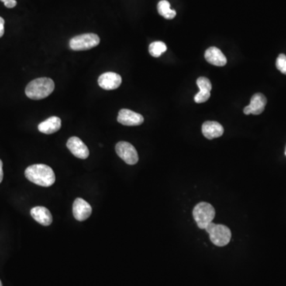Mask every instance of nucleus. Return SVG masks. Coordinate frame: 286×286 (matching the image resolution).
I'll return each instance as SVG.
<instances>
[{"mask_svg":"<svg viewBox=\"0 0 286 286\" xmlns=\"http://www.w3.org/2000/svg\"><path fill=\"white\" fill-rule=\"evenodd\" d=\"M204 57L210 64L215 66H225L227 58L220 49L216 47H210L207 49Z\"/></svg>","mask_w":286,"mask_h":286,"instance_id":"nucleus-14","label":"nucleus"},{"mask_svg":"<svg viewBox=\"0 0 286 286\" xmlns=\"http://www.w3.org/2000/svg\"><path fill=\"white\" fill-rule=\"evenodd\" d=\"M26 178L34 184L49 187L54 184L56 177L52 168L44 164L32 165L25 171Z\"/></svg>","mask_w":286,"mask_h":286,"instance_id":"nucleus-1","label":"nucleus"},{"mask_svg":"<svg viewBox=\"0 0 286 286\" xmlns=\"http://www.w3.org/2000/svg\"><path fill=\"white\" fill-rule=\"evenodd\" d=\"M267 100L262 93H256L250 100V105L246 106L243 110L245 115H260L264 111Z\"/></svg>","mask_w":286,"mask_h":286,"instance_id":"nucleus-9","label":"nucleus"},{"mask_svg":"<svg viewBox=\"0 0 286 286\" xmlns=\"http://www.w3.org/2000/svg\"><path fill=\"white\" fill-rule=\"evenodd\" d=\"M197 84L201 91H211V83L209 79L207 78V77H199L197 80Z\"/></svg>","mask_w":286,"mask_h":286,"instance_id":"nucleus-18","label":"nucleus"},{"mask_svg":"<svg viewBox=\"0 0 286 286\" xmlns=\"http://www.w3.org/2000/svg\"><path fill=\"white\" fill-rule=\"evenodd\" d=\"M166 49H167V46L163 42H152L149 46L150 54L153 57H160L161 55L166 51Z\"/></svg>","mask_w":286,"mask_h":286,"instance_id":"nucleus-17","label":"nucleus"},{"mask_svg":"<svg viewBox=\"0 0 286 286\" xmlns=\"http://www.w3.org/2000/svg\"><path fill=\"white\" fill-rule=\"evenodd\" d=\"M67 147L71 153L78 158L86 159L89 156L88 146L77 137H72L68 140Z\"/></svg>","mask_w":286,"mask_h":286,"instance_id":"nucleus-10","label":"nucleus"},{"mask_svg":"<svg viewBox=\"0 0 286 286\" xmlns=\"http://www.w3.org/2000/svg\"><path fill=\"white\" fill-rule=\"evenodd\" d=\"M276 67L281 73L286 75V56L284 54H280L276 60Z\"/></svg>","mask_w":286,"mask_h":286,"instance_id":"nucleus-20","label":"nucleus"},{"mask_svg":"<svg viewBox=\"0 0 286 286\" xmlns=\"http://www.w3.org/2000/svg\"><path fill=\"white\" fill-rule=\"evenodd\" d=\"M101 42V39L96 34H84L73 37L70 40V46L73 50L81 51V50H88L98 46Z\"/></svg>","mask_w":286,"mask_h":286,"instance_id":"nucleus-5","label":"nucleus"},{"mask_svg":"<svg viewBox=\"0 0 286 286\" xmlns=\"http://www.w3.org/2000/svg\"><path fill=\"white\" fill-rule=\"evenodd\" d=\"M4 24L5 21L2 17H0V38H2L4 35Z\"/></svg>","mask_w":286,"mask_h":286,"instance_id":"nucleus-22","label":"nucleus"},{"mask_svg":"<svg viewBox=\"0 0 286 286\" xmlns=\"http://www.w3.org/2000/svg\"><path fill=\"white\" fill-rule=\"evenodd\" d=\"M157 11L159 15L164 17L166 19H173L177 13L174 10L170 9V4L167 0H162L157 4Z\"/></svg>","mask_w":286,"mask_h":286,"instance_id":"nucleus-16","label":"nucleus"},{"mask_svg":"<svg viewBox=\"0 0 286 286\" xmlns=\"http://www.w3.org/2000/svg\"><path fill=\"white\" fill-rule=\"evenodd\" d=\"M204 230L209 235L212 243L218 246H226L229 243L232 238L231 230L225 225H215L211 222Z\"/></svg>","mask_w":286,"mask_h":286,"instance_id":"nucleus-4","label":"nucleus"},{"mask_svg":"<svg viewBox=\"0 0 286 286\" xmlns=\"http://www.w3.org/2000/svg\"><path fill=\"white\" fill-rule=\"evenodd\" d=\"M6 8H13L17 5L16 0H8L4 3Z\"/></svg>","mask_w":286,"mask_h":286,"instance_id":"nucleus-21","label":"nucleus"},{"mask_svg":"<svg viewBox=\"0 0 286 286\" xmlns=\"http://www.w3.org/2000/svg\"><path fill=\"white\" fill-rule=\"evenodd\" d=\"M193 215L197 226L201 229H205L215 218V211L211 204L201 202L196 205Z\"/></svg>","mask_w":286,"mask_h":286,"instance_id":"nucleus-3","label":"nucleus"},{"mask_svg":"<svg viewBox=\"0 0 286 286\" xmlns=\"http://www.w3.org/2000/svg\"><path fill=\"white\" fill-rule=\"evenodd\" d=\"M91 207L82 198H77L73 203V212L74 218L78 221L88 219L91 214Z\"/></svg>","mask_w":286,"mask_h":286,"instance_id":"nucleus-11","label":"nucleus"},{"mask_svg":"<svg viewBox=\"0 0 286 286\" xmlns=\"http://www.w3.org/2000/svg\"><path fill=\"white\" fill-rule=\"evenodd\" d=\"M0 1H1V2L4 3H4H5L6 1H8V0H0Z\"/></svg>","mask_w":286,"mask_h":286,"instance_id":"nucleus-24","label":"nucleus"},{"mask_svg":"<svg viewBox=\"0 0 286 286\" xmlns=\"http://www.w3.org/2000/svg\"><path fill=\"white\" fill-rule=\"evenodd\" d=\"M225 132V130L222 125L215 121H207L202 125V133L205 138L208 139H215L222 136Z\"/></svg>","mask_w":286,"mask_h":286,"instance_id":"nucleus-12","label":"nucleus"},{"mask_svg":"<svg viewBox=\"0 0 286 286\" xmlns=\"http://www.w3.org/2000/svg\"><path fill=\"white\" fill-rule=\"evenodd\" d=\"M0 286H3L2 282H1V281H0Z\"/></svg>","mask_w":286,"mask_h":286,"instance_id":"nucleus-25","label":"nucleus"},{"mask_svg":"<svg viewBox=\"0 0 286 286\" xmlns=\"http://www.w3.org/2000/svg\"><path fill=\"white\" fill-rule=\"evenodd\" d=\"M210 97H211V91H201V90H200V91L194 97V101L197 104H202V103L208 101L209 100Z\"/></svg>","mask_w":286,"mask_h":286,"instance_id":"nucleus-19","label":"nucleus"},{"mask_svg":"<svg viewBox=\"0 0 286 286\" xmlns=\"http://www.w3.org/2000/svg\"><path fill=\"white\" fill-rule=\"evenodd\" d=\"M284 154H285L286 156V148H285V152H284Z\"/></svg>","mask_w":286,"mask_h":286,"instance_id":"nucleus-26","label":"nucleus"},{"mask_svg":"<svg viewBox=\"0 0 286 286\" xmlns=\"http://www.w3.org/2000/svg\"><path fill=\"white\" fill-rule=\"evenodd\" d=\"M54 88V82L52 79L41 77L32 80L27 84L26 95L31 100L39 101L49 97L53 92Z\"/></svg>","mask_w":286,"mask_h":286,"instance_id":"nucleus-2","label":"nucleus"},{"mask_svg":"<svg viewBox=\"0 0 286 286\" xmlns=\"http://www.w3.org/2000/svg\"><path fill=\"white\" fill-rule=\"evenodd\" d=\"M4 178V171H3V162L0 160V183L2 182Z\"/></svg>","mask_w":286,"mask_h":286,"instance_id":"nucleus-23","label":"nucleus"},{"mask_svg":"<svg viewBox=\"0 0 286 286\" xmlns=\"http://www.w3.org/2000/svg\"><path fill=\"white\" fill-rule=\"evenodd\" d=\"M115 151L121 159L128 165H135L139 161V155L135 146L128 142H119L115 146Z\"/></svg>","mask_w":286,"mask_h":286,"instance_id":"nucleus-6","label":"nucleus"},{"mask_svg":"<svg viewBox=\"0 0 286 286\" xmlns=\"http://www.w3.org/2000/svg\"><path fill=\"white\" fill-rule=\"evenodd\" d=\"M39 131L46 135H51L58 132L61 128V120L57 116H52L39 124Z\"/></svg>","mask_w":286,"mask_h":286,"instance_id":"nucleus-15","label":"nucleus"},{"mask_svg":"<svg viewBox=\"0 0 286 286\" xmlns=\"http://www.w3.org/2000/svg\"><path fill=\"white\" fill-rule=\"evenodd\" d=\"M99 86L104 90H115L122 84V77L113 72H108L100 76Z\"/></svg>","mask_w":286,"mask_h":286,"instance_id":"nucleus-8","label":"nucleus"},{"mask_svg":"<svg viewBox=\"0 0 286 286\" xmlns=\"http://www.w3.org/2000/svg\"><path fill=\"white\" fill-rule=\"evenodd\" d=\"M117 120L124 126H139L144 122V118L140 114L129 109H121Z\"/></svg>","mask_w":286,"mask_h":286,"instance_id":"nucleus-7","label":"nucleus"},{"mask_svg":"<svg viewBox=\"0 0 286 286\" xmlns=\"http://www.w3.org/2000/svg\"><path fill=\"white\" fill-rule=\"evenodd\" d=\"M30 214L31 216L33 217L37 222L43 226H49L53 222V217L50 211L45 207H35L30 210Z\"/></svg>","mask_w":286,"mask_h":286,"instance_id":"nucleus-13","label":"nucleus"}]
</instances>
